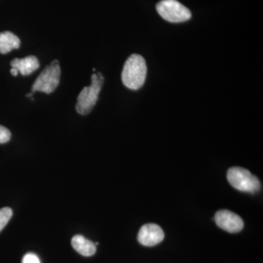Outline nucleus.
Segmentation results:
<instances>
[{"label":"nucleus","mask_w":263,"mask_h":263,"mask_svg":"<svg viewBox=\"0 0 263 263\" xmlns=\"http://www.w3.org/2000/svg\"><path fill=\"white\" fill-rule=\"evenodd\" d=\"M146 74L147 67L144 58L139 54L131 55L123 67V84L129 89H141L146 81Z\"/></svg>","instance_id":"obj_1"},{"label":"nucleus","mask_w":263,"mask_h":263,"mask_svg":"<svg viewBox=\"0 0 263 263\" xmlns=\"http://www.w3.org/2000/svg\"><path fill=\"white\" fill-rule=\"evenodd\" d=\"M91 80V84L84 87L77 98L76 108L81 115H87L92 110L103 87L104 77L101 72L93 74Z\"/></svg>","instance_id":"obj_2"},{"label":"nucleus","mask_w":263,"mask_h":263,"mask_svg":"<svg viewBox=\"0 0 263 263\" xmlns=\"http://www.w3.org/2000/svg\"><path fill=\"white\" fill-rule=\"evenodd\" d=\"M61 77V68L58 60H53L41 72L32 86V91H42L51 94L58 87Z\"/></svg>","instance_id":"obj_3"},{"label":"nucleus","mask_w":263,"mask_h":263,"mask_svg":"<svg viewBox=\"0 0 263 263\" xmlns=\"http://www.w3.org/2000/svg\"><path fill=\"white\" fill-rule=\"evenodd\" d=\"M228 181L232 186L240 192L256 193L260 190V182L248 170L242 167H232L228 171Z\"/></svg>","instance_id":"obj_4"},{"label":"nucleus","mask_w":263,"mask_h":263,"mask_svg":"<svg viewBox=\"0 0 263 263\" xmlns=\"http://www.w3.org/2000/svg\"><path fill=\"white\" fill-rule=\"evenodd\" d=\"M162 18L171 23H181L190 20L192 13L177 0H162L156 6Z\"/></svg>","instance_id":"obj_5"},{"label":"nucleus","mask_w":263,"mask_h":263,"mask_svg":"<svg viewBox=\"0 0 263 263\" xmlns=\"http://www.w3.org/2000/svg\"><path fill=\"white\" fill-rule=\"evenodd\" d=\"M216 224L230 233H236L243 230V221L240 216L228 210H221L214 216Z\"/></svg>","instance_id":"obj_6"},{"label":"nucleus","mask_w":263,"mask_h":263,"mask_svg":"<svg viewBox=\"0 0 263 263\" xmlns=\"http://www.w3.org/2000/svg\"><path fill=\"white\" fill-rule=\"evenodd\" d=\"M164 233L160 226L156 224H146L140 230L138 240L145 247H154L164 240Z\"/></svg>","instance_id":"obj_7"},{"label":"nucleus","mask_w":263,"mask_h":263,"mask_svg":"<svg viewBox=\"0 0 263 263\" xmlns=\"http://www.w3.org/2000/svg\"><path fill=\"white\" fill-rule=\"evenodd\" d=\"M12 68H15L23 76L32 74L40 67V62L37 57L29 56L23 59L15 58L10 62Z\"/></svg>","instance_id":"obj_8"},{"label":"nucleus","mask_w":263,"mask_h":263,"mask_svg":"<svg viewBox=\"0 0 263 263\" xmlns=\"http://www.w3.org/2000/svg\"><path fill=\"white\" fill-rule=\"evenodd\" d=\"M73 249L84 257L94 255L96 252V245L91 240L86 239L83 235H76L71 240Z\"/></svg>","instance_id":"obj_9"},{"label":"nucleus","mask_w":263,"mask_h":263,"mask_svg":"<svg viewBox=\"0 0 263 263\" xmlns=\"http://www.w3.org/2000/svg\"><path fill=\"white\" fill-rule=\"evenodd\" d=\"M20 39L10 32H0V53L6 54L13 49L20 48Z\"/></svg>","instance_id":"obj_10"},{"label":"nucleus","mask_w":263,"mask_h":263,"mask_svg":"<svg viewBox=\"0 0 263 263\" xmlns=\"http://www.w3.org/2000/svg\"><path fill=\"white\" fill-rule=\"evenodd\" d=\"M13 216V211L10 208L0 209V232L2 231Z\"/></svg>","instance_id":"obj_11"},{"label":"nucleus","mask_w":263,"mask_h":263,"mask_svg":"<svg viewBox=\"0 0 263 263\" xmlns=\"http://www.w3.org/2000/svg\"><path fill=\"white\" fill-rule=\"evenodd\" d=\"M11 138V133L9 129L0 125V143H5L8 142Z\"/></svg>","instance_id":"obj_12"},{"label":"nucleus","mask_w":263,"mask_h":263,"mask_svg":"<svg viewBox=\"0 0 263 263\" xmlns=\"http://www.w3.org/2000/svg\"><path fill=\"white\" fill-rule=\"evenodd\" d=\"M22 263H41V262L36 254L28 253L24 255Z\"/></svg>","instance_id":"obj_13"},{"label":"nucleus","mask_w":263,"mask_h":263,"mask_svg":"<svg viewBox=\"0 0 263 263\" xmlns=\"http://www.w3.org/2000/svg\"><path fill=\"white\" fill-rule=\"evenodd\" d=\"M10 73L12 74V76H18V71L15 68H12L11 70H10Z\"/></svg>","instance_id":"obj_14"},{"label":"nucleus","mask_w":263,"mask_h":263,"mask_svg":"<svg viewBox=\"0 0 263 263\" xmlns=\"http://www.w3.org/2000/svg\"><path fill=\"white\" fill-rule=\"evenodd\" d=\"M32 95H33V92L29 93V94H27V95H26V96H27V98H29V97H32Z\"/></svg>","instance_id":"obj_15"}]
</instances>
